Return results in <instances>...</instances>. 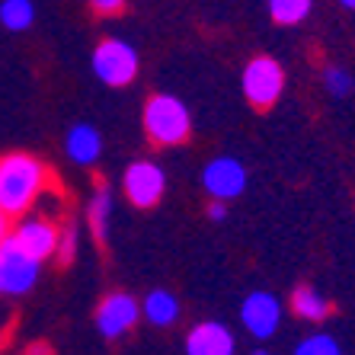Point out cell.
Returning a JSON list of instances; mask_svg holds the SVG:
<instances>
[{
	"instance_id": "1",
	"label": "cell",
	"mask_w": 355,
	"mask_h": 355,
	"mask_svg": "<svg viewBox=\"0 0 355 355\" xmlns=\"http://www.w3.org/2000/svg\"><path fill=\"white\" fill-rule=\"evenodd\" d=\"M49 182V170L33 154H7L0 157V211L26 215L35 205Z\"/></svg>"
},
{
	"instance_id": "2",
	"label": "cell",
	"mask_w": 355,
	"mask_h": 355,
	"mask_svg": "<svg viewBox=\"0 0 355 355\" xmlns=\"http://www.w3.org/2000/svg\"><path fill=\"white\" fill-rule=\"evenodd\" d=\"M192 119L189 109L180 103V96H170V93H160V96H150L148 106H144V132L154 144L160 148H173L189 138Z\"/></svg>"
},
{
	"instance_id": "3",
	"label": "cell",
	"mask_w": 355,
	"mask_h": 355,
	"mask_svg": "<svg viewBox=\"0 0 355 355\" xmlns=\"http://www.w3.org/2000/svg\"><path fill=\"white\" fill-rule=\"evenodd\" d=\"M285 90V71L275 58L269 55H257L243 67V96L250 106L269 109Z\"/></svg>"
},
{
	"instance_id": "4",
	"label": "cell",
	"mask_w": 355,
	"mask_h": 355,
	"mask_svg": "<svg viewBox=\"0 0 355 355\" xmlns=\"http://www.w3.org/2000/svg\"><path fill=\"white\" fill-rule=\"evenodd\" d=\"M93 74L106 87H125L138 74V51L122 39H106L99 42L93 51Z\"/></svg>"
},
{
	"instance_id": "5",
	"label": "cell",
	"mask_w": 355,
	"mask_h": 355,
	"mask_svg": "<svg viewBox=\"0 0 355 355\" xmlns=\"http://www.w3.org/2000/svg\"><path fill=\"white\" fill-rule=\"evenodd\" d=\"M39 259H33L13 237L0 240V279H3V295H26L33 291L35 279H39Z\"/></svg>"
},
{
	"instance_id": "6",
	"label": "cell",
	"mask_w": 355,
	"mask_h": 355,
	"mask_svg": "<svg viewBox=\"0 0 355 355\" xmlns=\"http://www.w3.org/2000/svg\"><path fill=\"white\" fill-rule=\"evenodd\" d=\"M122 189L135 208H154L166 192V173L154 160H135L122 176Z\"/></svg>"
},
{
	"instance_id": "7",
	"label": "cell",
	"mask_w": 355,
	"mask_h": 355,
	"mask_svg": "<svg viewBox=\"0 0 355 355\" xmlns=\"http://www.w3.org/2000/svg\"><path fill=\"white\" fill-rule=\"evenodd\" d=\"M240 323L247 327L250 336L269 339L282 323V301L269 291H253L240 304Z\"/></svg>"
},
{
	"instance_id": "8",
	"label": "cell",
	"mask_w": 355,
	"mask_h": 355,
	"mask_svg": "<svg viewBox=\"0 0 355 355\" xmlns=\"http://www.w3.org/2000/svg\"><path fill=\"white\" fill-rule=\"evenodd\" d=\"M138 317H141L138 301L132 295H125V291H116L96 307V330L103 333V339H119L138 323Z\"/></svg>"
},
{
	"instance_id": "9",
	"label": "cell",
	"mask_w": 355,
	"mask_h": 355,
	"mask_svg": "<svg viewBox=\"0 0 355 355\" xmlns=\"http://www.w3.org/2000/svg\"><path fill=\"white\" fill-rule=\"evenodd\" d=\"M202 186L208 196H215V202H231L247 189V170L234 157H215L202 173Z\"/></svg>"
},
{
	"instance_id": "10",
	"label": "cell",
	"mask_w": 355,
	"mask_h": 355,
	"mask_svg": "<svg viewBox=\"0 0 355 355\" xmlns=\"http://www.w3.org/2000/svg\"><path fill=\"white\" fill-rule=\"evenodd\" d=\"M10 237L19 243V250H26L33 259H49L55 257L58 250V227L49 221V218H23V221L13 227Z\"/></svg>"
},
{
	"instance_id": "11",
	"label": "cell",
	"mask_w": 355,
	"mask_h": 355,
	"mask_svg": "<svg viewBox=\"0 0 355 355\" xmlns=\"http://www.w3.org/2000/svg\"><path fill=\"white\" fill-rule=\"evenodd\" d=\"M237 339L234 333L218 320L196 323L186 336V355H234Z\"/></svg>"
},
{
	"instance_id": "12",
	"label": "cell",
	"mask_w": 355,
	"mask_h": 355,
	"mask_svg": "<svg viewBox=\"0 0 355 355\" xmlns=\"http://www.w3.org/2000/svg\"><path fill=\"white\" fill-rule=\"evenodd\" d=\"M64 148H67V157L74 160V164H83L90 166L99 160L103 154V135L93 128L90 122H77L64 138Z\"/></svg>"
},
{
	"instance_id": "13",
	"label": "cell",
	"mask_w": 355,
	"mask_h": 355,
	"mask_svg": "<svg viewBox=\"0 0 355 355\" xmlns=\"http://www.w3.org/2000/svg\"><path fill=\"white\" fill-rule=\"evenodd\" d=\"M291 311L307 323H320L330 317L333 304L314 288V285H297V288L291 291Z\"/></svg>"
},
{
	"instance_id": "14",
	"label": "cell",
	"mask_w": 355,
	"mask_h": 355,
	"mask_svg": "<svg viewBox=\"0 0 355 355\" xmlns=\"http://www.w3.org/2000/svg\"><path fill=\"white\" fill-rule=\"evenodd\" d=\"M141 314L148 317L154 327H173V323L180 320V301H176L170 291L157 288V291H150V295L144 297Z\"/></svg>"
},
{
	"instance_id": "15",
	"label": "cell",
	"mask_w": 355,
	"mask_h": 355,
	"mask_svg": "<svg viewBox=\"0 0 355 355\" xmlns=\"http://www.w3.org/2000/svg\"><path fill=\"white\" fill-rule=\"evenodd\" d=\"M109 218H112V192H109V186H96L90 196V205H87V224L99 243H106Z\"/></svg>"
},
{
	"instance_id": "16",
	"label": "cell",
	"mask_w": 355,
	"mask_h": 355,
	"mask_svg": "<svg viewBox=\"0 0 355 355\" xmlns=\"http://www.w3.org/2000/svg\"><path fill=\"white\" fill-rule=\"evenodd\" d=\"M33 19H35L33 0H3V3H0V26H7L13 33L29 29Z\"/></svg>"
},
{
	"instance_id": "17",
	"label": "cell",
	"mask_w": 355,
	"mask_h": 355,
	"mask_svg": "<svg viewBox=\"0 0 355 355\" xmlns=\"http://www.w3.org/2000/svg\"><path fill=\"white\" fill-rule=\"evenodd\" d=\"M314 7V0H269V17L279 26H297L301 19H307Z\"/></svg>"
},
{
	"instance_id": "18",
	"label": "cell",
	"mask_w": 355,
	"mask_h": 355,
	"mask_svg": "<svg viewBox=\"0 0 355 355\" xmlns=\"http://www.w3.org/2000/svg\"><path fill=\"white\" fill-rule=\"evenodd\" d=\"M291 355H343V349H339V343L333 336H327V333H314V336L301 339Z\"/></svg>"
},
{
	"instance_id": "19",
	"label": "cell",
	"mask_w": 355,
	"mask_h": 355,
	"mask_svg": "<svg viewBox=\"0 0 355 355\" xmlns=\"http://www.w3.org/2000/svg\"><path fill=\"white\" fill-rule=\"evenodd\" d=\"M323 87H327V93H330V96L343 99V96H349V93H352L355 80H352V74H349L346 67L330 64L327 71H323Z\"/></svg>"
},
{
	"instance_id": "20",
	"label": "cell",
	"mask_w": 355,
	"mask_h": 355,
	"mask_svg": "<svg viewBox=\"0 0 355 355\" xmlns=\"http://www.w3.org/2000/svg\"><path fill=\"white\" fill-rule=\"evenodd\" d=\"M77 247H80L77 224H64V227H58V250H55V257H58L61 266H71V263H74Z\"/></svg>"
},
{
	"instance_id": "21",
	"label": "cell",
	"mask_w": 355,
	"mask_h": 355,
	"mask_svg": "<svg viewBox=\"0 0 355 355\" xmlns=\"http://www.w3.org/2000/svg\"><path fill=\"white\" fill-rule=\"evenodd\" d=\"M90 7L96 13H103V17H109V13H119L125 7V0H90Z\"/></svg>"
},
{
	"instance_id": "22",
	"label": "cell",
	"mask_w": 355,
	"mask_h": 355,
	"mask_svg": "<svg viewBox=\"0 0 355 355\" xmlns=\"http://www.w3.org/2000/svg\"><path fill=\"white\" fill-rule=\"evenodd\" d=\"M208 218H211V221H224V218H227V205H224V202H211V205H208Z\"/></svg>"
},
{
	"instance_id": "23",
	"label": "cell",
	"mask_w": 355,
	"mask_h": 355,
	"mask_svg": "<svg viewBox=\"0 0 355 355\" xmlns=\"http://www.w3.org/2000/svg\"><path fill=\"white\" fill-rule=\"evenodd\" d=\"M26 355H55V352H51L49 343H33V346L26 349Z\"/></svg>"
},
{
	"instance_id": "24",
	"label": "cell",
	"mask_w": 355,
	"mask_h": 355,
	"mask_svg": "<svg viewBox=\"0 0 355 355\" xmlns=\"http://www.w3.org/2000/svg\"><path fill=\"white\" fill-rule=\"evenodd\" d=\"M7 237V215H3V211H0V240Z\"/></svg>"
},
{
	"instance_id": "25",
	"label": "cell",
	"mask_w": 355,
	"mask_h": 355,
	"mask_svg": "<svg viewBox=\"0 0 355 355\" xmlns=\"http://www.w3.org/2000/svg\"><path fill=\"white\" fill-rule=\"evenodd\" d=\"M343 7H349V10H355V0H339Z\"/></svg>"
},
{
	"instance_id": "26",
	"label": "cell",
	"mask_w": 355,
	"mask_h": 355,
	"mask_svg": "<svg viewBox=\"0 0 355 355\" xmlns=\"http://www.w3.org/2000/svg\"><path fill=\"white\" fill-rule=\"evenodd\" d=\"M0 295H3V279H0Z\"/></svg>"
},
{
	"instance_id": "27",
	"label": "cell",
	"mask_w": 355,
	"mask_h": 355,
	"mask_svg": "<svg viewBox=\"0 0 355 355\" xmlns=\"http://www.w3.org/2000/svg\"><path fill=\"white\" fill-rule=\"evenodd\" d=\"M253 355H272V352H253Z\"/></svg>"
}]
</instances>
